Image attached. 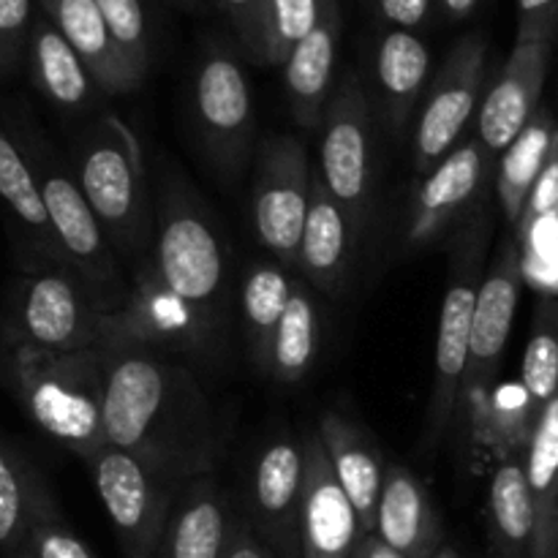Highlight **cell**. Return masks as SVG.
<instances>
[{
    "mask_svg": "<svg viewBox=\"0 0 558 558\" xmlns=\"http://www.w3.org/2000/svg\"><path fill=\"white\" fill-rule=\"evenodd\" d=\"M319 14L322 0H265V63H287Z\"/></svg>",
    "mask_w": 558,
    "mask_h": 558,
    "instance_id": "e575fe53",
    "label": "cell"
},
{
    "mask_svg": "<svg viewBox=\"0 0 558 558\" xmlns=\"http://www.w3.org/2000/svg\"><path fill=\"white\" fill-rule=\"evenodd\" d=\"M316 430H319L338 483L347 490L349 501L357 512L360 532H363V537L374 534L381 483H385V469H381L379 447H376L374 436L341 412L322 414Z\"/></svg>",
    "mask_w": 558,
    "mask_h": 558,
    "instance_id": "7402d4cb",
    "label": "cell"
},
{
    "mask_svg": "<svg viewBox=\"0 0 558 558\" xmlns=\"http://www.w3.org/2000/svg\"><path fill=\"white\" fill-rule=\"evenodd\" d=\"M526 480L537 518L532 558H558V390L526 445Z\"/></svg>",
    "mask_w": 558,
    "mask_h": 558,
    "instance_id": "f546056e",
    "label": "cell"
},
{
    "mask_svg": "<svg viewBox=\"0 0 558 558\" xmlns=\"http://www.w3.org/2000/svg\"><path fill=\"white\" fill-rule=\"evenodd\" d=\"M490 558H496V556H490Z\"/></svg>",
    "mask_w": 558,
    "mask_h": 558,
    "instance_id": "c3c4849f",
    "label": "cell"
},
{
    "mask_svg": "<svg viewBox=\"0 0 558 558\" xmlns=\"http://www.w3.org/2000/svg\"><path fill=\"white\" fill-rule=\"evenodd\" d=\"M496 158L480 140L458 145L445 161L436 163L425 178H420L412 194L403 227V248H423L436 243L452 229H461L472 216H477L488 202L490 178Z\"/></svg>",
    "mask_w": 558,
    "mask_h": 558,
    "instance_id": "5bb4252c",
    "label": "cell"
},
{
    "mask_svg": "<svg viewBox=\"0 0 558 558\" xmlns=\"http://www.w3.org/2000/svg\"><path fill=\"white\" fill-rule=\"evenodd\" d=\"M194 123L210 167L223 180L240 178L254 156L256 118L248 80L229 54H207L196 71Z\"/></svg>",
    "mask_w": 558,
    "mask_h": 558,
    "instance_id": "7c38bea8",
    "label": "cell"
},
{
    "mask_svg": "<svg viewBox=\"0 0 558 558\" xmlns=\"http://www.w3.org/2000/svg\"><path fill=\"white\" fill-rule=\"evenodd\" d=\"M521 289V245L515 238H507L496 254L494 265H490L488 276L483 278L477 308H474L466 379H463V401L469 407H477L485 401L496 374H499L501 357H505L507 341H510L512 325H515Z\"/></svg>",
    "mask_w": 558,
    "mask_h": 558,
    "instance_id": "2e32d148",
    "label": "cell"
},
{
    "mask_svg": "<svg viewBox=\"0 0 558 558\" xmlns=\"http://www.w3.org/2000/svg\"><path fill=\"white\" fill-rule=\"evenodd\" d=\"M488 526L496 558H532L537 518L526 480V450L496 466L488 488Z\"/></svg>",
    "mask_w": 558,
    "mask_h": 558,
    "instance_id": "83f0119b",
    "label": "cell"
},
{
    "mask_svg": "<svg viewBox=\"0 0 558 558\" xmlns=\"http://www.w3.org/2000/svg\"><path fill=\"white\" fill-rule=\"evenodd\" d=\"M27 63L41 96L63 112H87L101 93L74 47L49 20L33 22Z\"/></svg>",
    "mask_w": 558,
    "mask_h": 558,
    "instance_id": "4316f807",
    "label": "cell"
},
{
    "mask_svg": "<svg viewBox=\"0 0 558 558\" xmlns=\"http://www.w3.org/2000/svg\"><path fill=\"white\" fill-rule=\"evenodd\" d=\"M441 3H445V11L450 20H463V16H469L477 9L480 0H441Z\"/></svg>",
    "mask_w": 558,
    "mask_h": 558,
    "instance_id": "f6af8a7d",
    "label": "cell"
},
{
    "mask_svg": "<svg viewBox=\"0 0 558 558\" xmlns=\"http://www.w3.org/2000/svg\"><path fill=\"white\" fill-rule=\"evenodd\" d=\"M153 256L180 303L223 341L232 311L227 240L199 191L174 169H167L158 185Z\"/></svg>",
    "mask_w": 558,
    "mask_h": 558,
    "instance_id": "7a4b0ae2",
    "label": "cell"
},
{
    "mask_svg": "<svg viewBox=\"0 0 558 558\" xmlns=\"http://www.w3.org/2000/svg\"><path fill=\"white\" fill-rule=\"evenodd\" d=\"M558 31V0H518V41H550Z\"/></svg>",
    "mask_w": 558,
    "mask_h": 558,
    "instance_id": "ab89813d",
    "label": "cell"
},
{
    "mask_svg": "<svg viewBox=\"0 0 558 558\" xmlns=\"http://www.w3.org/2000/svg\"><path fill=\"white\" fill-rule=\"evenodd\" d=\"M9 336L14 347L41 352H112V311L93 303L80 276L63 267H44L16 278Z\"/></svg>",
    "mask_w": 558,
    "mask_h": 558,
    "instance_id": "52a82bcc",
    "label": "cell"
},
{
    "mask_svg": "<svg viewBox=\"0 0 558 558\" xmlns=\"http://www.w3.org/2000/svg\"><path fill=\"white\" fill-rule=\"evenodd\" d=\"M374 76L381 125L392 136H403L414 109L420 107L425 87H428V47L412 31L385 33L376 47Z\"/></svg>",
    "mask_w": 558,
    "mask_h": 558,
    "instance_id": "d4e9b609",
    "label": "cell"
},
{
    "mask_svg": "<svg viewBox=\"0 0 558 558\" xmlns=\"http://www.w3.org/2000/svg\"><path fill=\"white\" fill-rule=\"evenodd\" d=\"M238 518L216 472L199 474L174 499L156 558H223Z\"/></svg>",
    "mask_w": 558,
    "mask_h": 558,
    "instance_id": "d6986e66",
    "label": "cell"
},
{
    "mask_svg": "<svg viewBox=\"0 0 558 558\" xmlns=\"http://www.w3.org/2000/svg\"><path fill=\"white\" fill-rule=\"evenodd\" d=\"M319 354V311H316L311 283L294 276L289 305L276 330L270 354V379L278 385H298L305 379Z\"/></svg>",
    "mask_w": 558,
    "mask_h": 558,
    "instance_id": "d6a6232c",
    "label": "cell"
},
{
    "mask_svg": "<svg viewBox=\"0 0 558 558\" xmlns=\"http://www.w3.org/2000/svg\"><path fill=\"white\" fill-rule=\"evenodd\" d=\"M305 496L300 515V556L354 558L363 532L360 518L338 483L319 430H305Z\"/></svg>",
    "mask_w": 558,
    "mask_h": 558,
    "instance_id": "e0dca14e",
    "label": "cell"
},
{
    "mask_svg": "<svg viewBox=\"0 0 558 558\" xmlns=\"http://www.w3.org/2000/svg\"><path fill=\"white\" fill-rule=\"evenodd\" d=\"M376 534L403 558H436L445 545V529L428 490L401 463L385 469Z\"/></svg>",
    "mask_w": 558,
    "mask_h": 558,
    "instance_id": "44dd1931",
    "label": "cell"
},
{
    "mask_svg": "<svg viewBox=\"0 0 558 558\" xmlns=\"http://www.w3.org/2000/svg\"><path fill=\"white\" fill-rule=\"evenodd\" d=\"M47 20L63 33L82 63L90 71L98 90L107 96L131 93L142 85V76L114 44L96 0H41Z\"/></svg>",
    "mask_w": 558,
    "mask_h": 558,
    "instance_id": "603a6c76",
    "label": "cell"
},
{
    "mask_svg": "<svg viewBox=\"0 0 558 558\" xmlns=\"http://www.w3.org/2000/svg\"><path fill=\"white\" fill-rule=\"evenodd\" d=\"M245 49L265 63V0H223Z\"/></svg>",
    "mask_w": 558,
    "mask_h": 558,
    "instance_id": "60d3db41",
    "label": "cell"
},
{
    "mask_svg": "<svg viewBox=\"0 0 558 558\" xmlns=\"http://www.w3.org/2000/svg\"><path fill=\"white\" fill-rule=\"evenodd\" d=\"M322 180L349 216L354 234L365 232L374 210V118L357 76L332 93L322 123Z\"/></svg>",
    "mask_w": 558,
    "mask_h": 558,
    "instance_id": "30bf717a",
    "label": "cell"
},
{
    "mask_svg": "<svg viewBox=\"0 0 558 558\" xmlns=\"http://www.w3.org/2000/svg\"><path fill=\"white\" fill-rule=\"evenodd\" d=\"M9 131L36 174L49 223L69 267L85 283L98 308L120 311L129 300L131 278L120 270L118 254L93 207L87 205L71 167L60 161L58 153L38 131H33V125H14Z\"/></svg>",
    "mask_w": 558,
    "mask_h": 558,
    "instance_id": "5b68a950",
    "label": "cell"
},
{
    "mask_svg": "<svg viewBox=\"0 0 558 558\" xmlns=\"http://www.w3.org/2000/svg\"><path fill=\"white\" fill-rule=\"evenodd\" d=\"M31 0H0V76H9L22 63L31 47Z\"/></svg>",
    "mask_w": 558,
    "mask_h": 558,
    "instance_id": "8d00e7d4",
    "label": "cell"
},
{
    "mask_svg": "<svg viewBox=\"0 0 558 558\" xmlns=\"http://www.w3.org/2000/svg\"><path fill=\"white\" fill-rule=\"evenodd\" d=\"M305 496L303 439L276 436L251 469L248 523L278 558L300 556V515Z\"/></svg>",
    "mask_w": 558,
    "mask_h": 558,
    "instance_id": "9a60e30c",
    "label": "cell"
},
{
    "mask_svg": "<svg viewBox=\"0 0 558 558\" xmlns=\"http://www.w3.org/2000/svg\"><path fill=\"white\" fill-rule=\"evenodd\" d=\"M60 518L41 474L0 439V548H22L31 529Z\"/></svg>",
    "mask_w": 558,
    "mask_h": 558,
    "instance_id": "4dcf8cb0",
    "label": "cell"
},
{
    "mask_svg": "<svg viewBox=\"0 0 558 558\" xmlns=\"http://www.w3.org/2000/svg\"><path fill=\"white\" fill-rule=\"evenodd\" d=\"M436 558H461V556H458V550L452 548V545H441V550L436 554Z\"/></svg>",
    "mask_w": 558,
    "mask_h": 558,
    "instance_id": "bcb514c9",
    "label": "cell"
},
{
    "mask_svg": "<svg viewBox=\"0 0 558 558\" xmlns=\"http://www.w3.org/2000/svg\"><path fill=\"white\" fill-rule=\"evenodd\" d=\"M14 387L27 417L49 436L69 447L82 461H90L107 447L104 430V390L107 357L90 352H41L14 347L11 357Z\"/></svg>",
    "mask_w": 558,
    "mask_h": 558,
    "instance_id": "277c9868",
    "label": "cell"
},
{
    "mask_svg": "<svg viewBox=\"0 0 558 558\" xmlns=\"http://www.w3.org/2000/svg\"><path fill=\"white\" fill-rule=\"evenodd\" d=\"M490 232H494V216L485 205L452 238L450 270H447L439 336H436L434 387H430L423 428L425 452H434L441 445L450 425L456 423V414L461 412L474 308H477V294L485 278V251H488Z\"/></svg>",
    "mask_w": 558,
    "mask_h": 558,
    "instance_id": "8992f818",
    "label": "cell"
},
{
    "mask_svg": "<svg viewBox=\"0 0 558 558\" xmlns=\"http://www.w3.org/2000/svg\"><path fill=\"white\" fill-rule=\"evenodd\" d=\"M379 11L398 31H414L430 14V0H379Z\"/></svg>",
    "mask_w": 558,
    "mask_h": 558,
    "instance_id": "b9f144b4",
    "label": "cell"
},
{
    "mask_svg": "<svg viewBox=\"0 0 558 558\" xmlns=\"http://www.w3.org/2000/svg\"><path fill=\"white\" fill-rule=\"evenodd\" d=\"M20 554L25 558H96L76 534L63 526L60 518L36 523Z\"/></svg>",
    "mask_w": 558,
    "mask_h": 558,
    "instance_id": "f35d334b",
    "label": "cell"
},
{
    "mask_svg": "<svg viewBox=\"0 0 558 558\" xmlns=\"http://www.w3.org/2000/svg\"><path fill=\"white\" fill-rule=\"evenodd\" d=\"M354 558H403V556L398 554V550H392L390 545L374 532V534H365V537L360 539L357 550H354Z\"/></svg>",
    "mask_w": 558,
    "mask_h": 558,
    "instance_id": "ee69618b",
    "label": "cell"
},
{
    "mask_svg": "<svg viewBox=\"0 0 558 558\" xmlns=\"http://www.w3.org/2000/svg\"><path fill=\"white\" fill-rule=\"evenodd\" d=\"M0 202L5 205V210H11L22 240L36 259L33 270H44V267L71 270L52 232V223H49L36 174H33L25 153L3 123H0Z\"/></svg>",
    "mask_w": 558,
    "mask_h": 558,
    "instance_id": "484cf974",
    "label": "cell"
},
{
    "mask_svg": "<svg viewBox=\"0 0 558 558\" xmlns=\"http://www.w3.org/2000/svg\"><path fill=\"white\" fill-rule=\"evenodd\" d=\"M96 3L123 58L145 80L147 69H150V41H147V22L142 3L140 0H96Z\"/></svg>",
    "mask_w": 558,
    "mask_h": 558,
    "instance_id": "d590c367",
    "label": "cell"
},
{
    "mask_svg": "<svg viewBox=\"0 0 558 558\" xmlns=\"http://www.w3.org/2000/svg\"><path fill=\"white\" fill-rule=\"evenodd\" d=\"M556 129L554 114L539 107L526 129L518 134V140L501 153L499 169H496V199H499L501 216L512 229L521 223L529 196L543 174Z\"/></svg>",
    "mask_w": 558,
    "mask_h": 558,
    "instance_id": "1f68e13d",
    "label": "cell"
},
{
    "mask_svg": "<svg viewBox=\"0 0 558 558\" xmlns=\"http://www.w3.org/2000/svg\"><path fill=\"white\" fill-rule=\"evenodd\" d=\"M223 558H278L270 550V545L254 532V526L248 523V518L240 515L238 523H234L232 543H229V550Z\"/></svg>",
    "mask_w": 558,
    "mask_h": 558,
    "instance_id": "7bdbcfd3",
    "label": "cell"
},
{
    "mask_svg": "<svg viewBox=\"0 0 558 558\" xmlns=\"http://www.w3.org/2000/svg\"><path fill=\"white\" fill-rule=\"evenodd\" d=\"M131 292L120 311H112V352L150 349L161 354H189L196 360H218L221 343L199 316L167 287L156 256L142 259L129 272Z\"/></svg>",
    "mask_w": 558,
    "mask_h": 558,
    "instance_id": "8fae6325",
    "label": "cell"
},
{
    "mask_svg": "<svg viewBox=\"0 0 558 558\" xmlns=\"http://www.w3.org/2000/svg\"><path fill=\"white\" fill-rule=\"evenodd\" d=\"M104 357L107 445L185 477L216 472V414L196 376L150 349H118L104 352Z\"/></svg>",
    "mask_w": 558,
    "mask_h": 558,
    "instance_id": "6da1fadb",
    "label": "cell"
},
{
    "mask_svg": "<svg viewBox=\"0 0 558 558\" xmlns=\"http://www.w3.org/2000/svg\"><path fill=\"white\" fill-rule=\"evenodd\" d=\"M87 466L123 556L156 558L174 499L194 477L112 445L101 447Z\"/></svg>",
    "mask_w": 558,
    "mask_h": 558,
    "instance_id": "ba28073f",
    "label": "cell"
},
{
    "mask_svg": "<svg viewBox=\"0 0 558 558\" xmlns=\"http://www.w3.org/2000/svg\"><path fill=\"white\" fill-rule=\"evenodd\" d=\"M308 153L298 136H267L254 161L251 221L278 265L298 270L300 240L311 205Z\"/></svg>",
    "mask_w": 558,
    "mask_h": 558,
    "instance_id": "9c48e42d",
    "label": "cell"
},
{
    "mask_svg": "<svg viewBox=\"0 0 558 558\" xmlns=\"http://www.w3.org/2000/svg\"><path fill=\"white\" fill-rule=\"evenodd\" d=\"M20 558H25V556H22V554H20Z\"/></svg>",
    "mask_w": 558,
    "mask_h": 558,
    "instance_id": "7dc6e473",
    "label": "cell"
},
{
    "mask_svg": "<svg viewBox=\"0 0 558 558\" xmlns=\"http://www.w3.org/2000/svg\"><path fill=\"white\" fill-rule=\"evenodd\" d=\"M354 245H357V234L349 223V216L330 194L322 174L314 172L308 216H305L303 240H300V276L319 292L336 298L347 287Z\"/></svg>",
    "mask_w": 558,
    "mask_h": 558,
    "instance_id": "ffe728a7",
    "label": "cell"
},
{
    "mask_svg": "<svg viewBox=\"0 0 558 558\" xmlns=\"http://www.w3.org/2000/svg\"><path fill=\"white\" fill-rule=\"evenodd\" d=\"M545 218H558V129L543 174H539L537 185H534L532 196L526 202L521 223L515 229V240H526L534 232V227H539Z\"/></svg>",
    "mask_w": 558,
    "mask_h": 558,
    "instance_id": "74e56055",
    "label": "cell"
},
{
    "mask_svg": "<svg viewBox=\"0 0 558 558\" xmlns=\"http://www.w3.org/2000/svg\"><path fill=\"white\" fill-rule=\"evenodd\" d=\"M550 63V41H515L501 65L494 87L483 96L477 112V140L494 158L518 140L539 109L545 74Z\"/></svg>",
    "mask_w": 558,
    "mask_h": 558,
    "instance_id": "ac0fdd59",
    "label": "cell"
},
{
    "mask_svg": "<svg viewBox=\"0 0 558 558\" xmlns=\"http://www.w3.org/2000/svg\"><path fill=\"white\" fill-rule=\"evenodd\" d=\"M485 85V38L466 36L447 54L445 65L428 85L420 104L417 123L412 134L414 172L420 178L445 161L461 142L463 131L474 120L483 104Z\"/></svg>",
    "mask_w": 558,
    "mask_h": 558,
    "instance_id": "4fadbf2b",
    "label": "cell"
},
{
    "mask_svg": "<svg viewBox=\"0 0 558 558\" xmlns=\"http://www.w3.org/2000/svg\"><path fill=\"white\" fill-rule=\"evenodd\" d=\"M521 387L534 417L539 420L558 390V298H543L534 308L532 336L523 354Z\"/></svg>",
    "mask_w": 558,
    "mask_h": 558,
    "instance_id": "836d02e7",
    "label": "cell"
},
{
    "mask_svg": "<svg viewBox=\"0 0 558 558\" xmlns=\"http://www.w3.org/2000/svg\"><path fill=\"white\" fill-rule=\"evenodd\" d=\"M338 27H341V22H338L336 0H322L319 22L283 63L289 107H292L298 125L308 131L322 129L327 104L332 98L330 90L332 71H336Z\"/></svg>",
    "mask_w": 558,
    "mask_h": 558,
    "instance_id": "cb8c5ba5",
    "label": "cell"
},
{
    "mask_svg": "<svg viewBox=\"0 0 558 558\" xmlns=\"http://www.w3.org/2000/svg\"><path fill=\"white\" fill-rule=\"evenodd\" d=\"M294 272L278 262H256L248 267L240 287V319L254 368L262 376L270 374V354L276 330L292 294Z\"/></svg>",
    "mask_w": 558,
    "mask_h": 558,
    "instance_id": "f1b7e54d",
    "label": "cell"
},
{
    "mask_svg": "<svg viewBox=\"0 0 558 558\" xmlns=\"http://www.w3.org/2000/svg\"><path fill=\"white\" fill-rule=\"evenodd\" d=\"M71 172L118 259L134 270L156 251V202L134 131L118 114H101L74 142Z\"/></svg>",
    "mask_w": 558,
    "mask_h": 558,
    "instance_id": "3957f363",
    "label": "cell"
}]
</instances>
